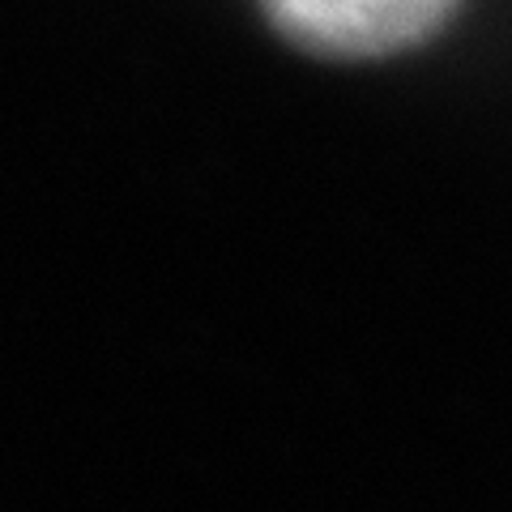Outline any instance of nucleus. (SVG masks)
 I'll list each match as a JSON object with an SVG mask.
<instances>
[{"label":"nucleus","mask_w":512,"mask_h":512,"mask_svg":"<svg viewBox=\"0 0 512 512\" xmlns=\"http://www.w3.org/2000/svg\"><path fill=\"white\" fill-rule=\"evenodd\" d=\"M278 39L316 60H389L431 43L466 0H256Z\"/></svg>","instance_id":"obj_1"}]
</instances>
